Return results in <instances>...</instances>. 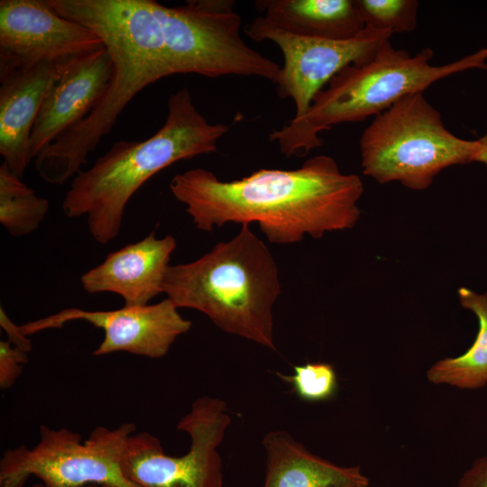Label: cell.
<instances>
[{
    "label": "cell",
    "mask_w": 487,
    "mask_h": 487,
    "mask_svg": "<svg viewBox=\"0 0 487 487\" xmlns=\"http://www.w3.org/2000/svg\"><path fill=\"white\" fill-rule=\"evenodd\" d=\"M170 189L199 230L255 223L270 243L290 244L352 229L363 186L331 156L317 155L295 170L260 169L229 181L194 168L175 174Z\"/></svg>",
    "instance_id": "cell-1"
},
{
    "label": "cell",
    "mask_w": 487,
    "mask_h": 487,
    "mask_svg": "<svg viewBox=\"0 0 487 487\" xmlns=\"http://www.w3.org/2000/svg\"><path fill=\"white\" fill-rule=\"evenodd\" d=\"M59 15L92 30L111 57L114 71L96 106L34 160L39 176L52 185L72 179L87 155L115 126L144 87L169 77L160 25L152 0H46Z\"/></svg>",
    "instance_id": "cell-2"
},
{
    "label": "cell",
    "mask_w": 487,
    "mask_h": 487,
    "mask_svg": "<svg viewBox=\"0 0 487 487\" xmlns=\"http://www.w3.org/2000/svg\"><path fill=\"white\" fill-rule=\"evenodd\" d=\"M164 124L143 141H118L70 181L62 201L69 218L87 216L88 231L101 244L120 233L124 209L153 175L182 160L214 152L228 132L197 109L187 88L170 94Z\"/></svg>",
    "instance_id": "cell-3"
},
{
    "label": "cell",
    "mask_w": 487,
    "mask_h": 487,
    "mask_svg": "<svg viewBox=\"0 0 487 487\" xmlns=\"http://www.w3.org/2000/svg\"><path fill=\"white\" fill-rule=\"evenodd\" d=\"M242 225L232 239L198 259L170 265L163 293L178 308L205 314L225 333L276 350L273 307L281 292L277 262L265 243Z\"/></svg>",
    "instance_id": "cell-4"
},
{
    "label": "cell",
    "mask_w": 487,
    "mask_h": 487,
    "mask_svg": "<svg viewBox=\"0 0 487 487\" xmlns=\"http://www.w3.org/2000/svg\"><path fill=\"white\" fill-rule=\"evenodd\" d=\"M391 40V39H390ZM384 41L374 56L338 72L315 97L308 112L270 133L286 157L304 156L323 143L319 133L335 124L377 116L404 96L435 82L473 69H487V47L455 61L436 66L431 48L411 54Z\"/></svg>",
    "instance_id": "cell-5"
},
{
    "label": "cell",
    "mask_w": 487,
    "mask_h": 487,
    "mask_svg": "<svg viewBox=\"0 0 487 487\" xmlns=\"http://www.w3.org/2000/svg\"><path fill=\"white\" fill-rule=\"evenodd\" d=\"M359 147L364 175L380 184L399 181L423 190L443 170L473 162L480 142L448 131L424 93H416L375 116L363 132Z\"/></svg>",
    "instance_id": "cell-6"
},
{
    "label": "cell",
    "mask_w": 487,
    "mask_h": 487,
    "mask_svg": "<svg viewBox=\"0 0 487 487\" xmlns=\"http://www.w3.org/2000/svg\"><path fill=\"white\" fill-rule=\"evenodd\" d=\"M234 6L231 0L187 1L177 7L152 0L170 76H253L276 85L281 66L243 40Z\"/></svg>",
    "instance_id": "cell-7"
},
{
    "label": "cell",
    "mask_w": 487,
    "mask_h": 487,
    "mask_svg": "<svg viewBox=\"0 0 487 487\" xmlns=\"http://www.w3.org/2000/svg\"><path fill=\"white\" fill-rule=\"evenodd\" d=\"M135 430L133 423L114 429L100 426L82 441L80 434L68 428L41 425L40 440L32 448L19 446L3 454L0 487H23L31 476L44 487H135L121 469L127 441Z\"/></svg>",
    "instance_id": "cell-8"
},
{
    "label": "cell",
    "mask_w": 487,
    "mask_h": 487,
    "mask_svg": "<svg viewBox=\"0 0 487 487\" xmlns=\"http://www.w3.org/2000/svg\"><path fill=\"white\" fill-rule=\"evenodd\" d=\"M230 423L224 400L199 397L177 425L190 439L186 454L169 455L153 435L145 431L134 433L129 437L121 460L122 472L135 487H223L218 448Z\"/></svg>",
    "instance_id": "cell-9"
},
{
    "label": "cell",
    "mask_w": 487,
    "mask_h": 487,
    "mask_svg": "<svg viewBox=\"0 0 487 487\" xmlns=\"http://www.w3.org/2000/svg\"><path fill=\"white\" fill-rule=\"evenodd\" d=\"M244 32L254 41H272L281 51L283 65L276 89L280 97L294 102L296 119L308 112L317 95L338 72L370 60L392 35L365 26L348 40L300 36L275 27L262 15L247 23Z\"/></svg>",
    "instance_id": "cell-10"
},
{
    "label": "cell",
    "mask_w": 487,
    "mask_h": 487,
    "mask_svg": "<svg viewBox=\"0 0 487 487\" xmlns=\"http://www.w3.org/2000/svg\"><path fill=\"white\" fill-rule=\"evenodd\" d=\"M83 320L104 331V339L93 352L100 356L116 352L149 358H161L176 339L187 333L192 323L184 318L169 299L156 304L127 307L114 310H86L68 308L58 313L21 325L31 335L65 324Z\"/></svg>",
    "instance_id": "cell-11"
},
{
    "label": "cell",
    "mask_w": 487,
    "mask_h": 487,
    "mask_svg": "<svg viewBox=\"0 0 487 487\" xmlns=\"http://www.w3.org/2000/svg\"><path fill=\"white\" fill-rule=\"evenodd\" d=\"M104 47L89 28L56 14L45 1H0V74Z\"/></svg>",
    "instance_id": "cell-12"
},
{
    "label": "cell",
    "mask_w": 487,
    "mask_h": 487,
    "mask_svg": "<svg viewBox=\"0 0 487 487\" xmlns=\"http://www.w3.org/2000/svg\"><path fill=\"white\" fill-rule=\"evenodd\" d=\"M113 71L105 46L72 60L40 108L27 146L29 163L88 115L106 91Z\"/></svg>",
    "instance_id": "cell-13"
},
{
    "label": "cell",
    "mask_w": 487,
    "mask_h": 487,
    "mask_svg": "<svg viewBox=\"0 0 487 487\" xmlns=\"http://www.w3.org/2000/svg\"><path fill=\"white\" fill-rule=\"evenodd\" d=\"M76 58L44 60L0 74V154L20 179L30 164L27 146L40 108Z\"/></svg>",
    "instance_id": "cell-14"
},
{
    "label": "cell",
    "mask_w": 487,
    "mask_h": 487,
    "mask_svg": "<svg viewBox=\"0 0 487 487\" xmlns=\"http://www.w3.org/2000/svg\"><path fill=\"white\" fill-rule=\"evenodd\" d=\"M176 244L170 234L157 238L152 232L138 242L109 253L103 262L81 275V286L89 294H117L127 307L148 305L163 293V281Z\"/></svg>",
    "instance_id": "cell-15"
},
{
    "label": "cell",
    "mask_w": 487,
    "mask_h": 487,
    "mask_svg": "<svg viewBox=\"0 0 487 487\" xmlns=\"http://www.w3.org/2000/svg\"><path fill=\"white\" fill-rule=\"evenodd\" d=\"M266 453L263 487H368L358 466H340L311 453L287 431L262 438Z\"/></svg>",
    "instance_id": "cell-16"
},
{
    "label": "cell",
    "mask_w": 487,
    "mask_h": 487,
    "mask_svg": "<svg viewBox=\"0 0 487 487\" xmlns=\"http://www.w3.org/2000/svg\"><path fill=\"white\" fill-rule=\"evenodd\" d=\"M262 17L289 33L328 40H348L364 23L355 0H258Z\"/></svg>",
    "instance_id": "cell-17"
},
{
    "label": "cell",
    "mask_w": 487,
    "mask_h": 487,
    "mask_svg": "<svg viewBox=\"0 0 487 487\" xmlns=\"http://www.w3.org/2000/svg\"><path fill=\"white\" fill-rule=\"evenodd\" d=\"M458 296L461 306L478 317V335L464 354L437 361L427 370V377L436 384L478 389L487 384V293L479 294L462 287Z\"/></svg>",
    "instance_id": "cell-18"
},
{
    "label": "cell",
    "mask_w": 487,
    "mask_h": 487,
    "mask_svg": "<svg viewBox=\"0 0 487 487\" xmlns=\"http://www.w3.org/2000/svg\"><path fill=\"white\" fill-rule=\"evenodd\" d=\"M47 198L38 197L3 161L0 167V223L11 236L36 231L49 211Z\"/></svg>",
    "instance_id": "cell-19"
},
{
    "label": "cell",
    "mask_w": 487,
    "mask_h": 487,
    "mask_svg": "<svg viewBox=\"0 0 487 487\" xmlns=\"http://www.w3.org/2000/svg\"><path fill=\"white\" fill-rule=\"evenodd\" d=\"M364 26L391 33L412 32L418 23L416 0H355Z\"/></svg>",
    "instance_id": "cell-20"
},
{
    "label": "cell",
    "mask_w": 487,
    "mask_h": 487,
    "mask_svg": "<svg viewBox=\"0 0 487 487\" xmlns=\"http://www.w3.org/2000/svg\"><path fill=\"white\" fill-rule=\"evenodd\" d=\"M289 383L294 393L305 401L317 402L331 399L337 390L335 368L326 363L295 365L290 375L279 374Z\"/></svg>",
    "instance_id": "cell-21"
},
{
    "label": "cell",
    "mask_w": 487,
    "mask_h": 487,
    "mask_svg": "<svg viewBox=\"0 0 487 487\" xmlns=\"http://www.w3.org/2000/svg\"><path fill=\"white\" fill-rule=\"evenodd\" d=\"M26 352L12 345L8 341H0V388H11L23 372L28 362Z\"/></svg>",
    "instance_id": "cell-22"
},
{
    "label": "cell",
    "mask_w": 487,
    "mask_h": 487,
    "mask_svg": "<svg viewBox=\"0 0 487 487\" xmlns=\"http://www.w3.org/2000/svg\"><path fill=\"white\" fill-rule=\"evenodd\" d=\"M0 326L7 335L8 342L21 350L29 353L32 350V342L28 338L21 326L14 324L7 316L3 307L0 308Z\"/></svg>",
    "instance_id": "cell-23"
},
{
    "label": "cell",
    "mask_w": 487,
    "mask_h": 487,
    "mask_svg": "<svg viewBox=\"0 0 487 487\" xmlns=\"http://www.w3.org/2000/svg\"><path fill=\"white\" fill-rule=\"evenodd\" d=\"M455 487H487V456L476 459Z\"/></svg>",
    "instance_id": "cell-24"
},
{
    "label": "cell",
    "mask_w": 487,
    "mask_h": 487,
    "mask_svg": "<svg viewBox=\"0 0 487 487\" xmlns=\"http://www.w3.org/2000/svg\"><path fill=\"white\" fill-rule=\"evenodd\" d=\"M480 149L475 156L474 161L487 164V130L485 134L478 139Z\"/></svg>",
    "instance_id": "cell-25"
},
{
    "label": "cell",
    "mask_w": 487,
    "mask_h": 487,
    "mask_svg": "<svg viewBox=\"0 0 487 487\" xmlns=\"http://www.w3.org/2000/svg\"><path fill=\"white\" fill-rule=\"evenodd\" d=\"M31 487H44V486L41 482H38L32 485ZM88 487H118V486L113 485V484H102V485H89Z\"/></svg>",
    "instance_id": "cell-26"
}]
</instances>
